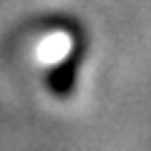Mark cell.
Returning a JSON list of instances; mask_svg holds the SVG:
<instances>
[{"label": "cell", "mask_w": 151, "mask_h": 151, "mask_svg": "<svg viewBox=\"0 0 151 151\" xmlns=\"http://www.w3.org/2000/svg\"><path fill=\"white\" fill-rule=\"evenodd\" d=\"M50 88L55 93H68L73 88V65L65 63L63 68H58L53 73V81H50Z\"/></svg>", "instance_id": "cell-1"}]
</instances>
